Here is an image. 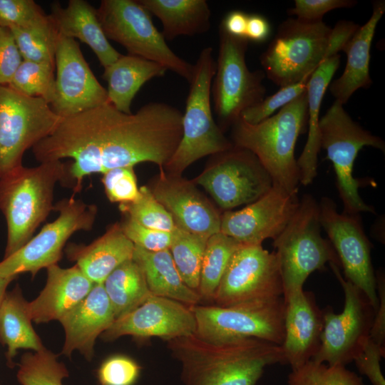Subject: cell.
I'll return each mask as SVG.
<instances>
[{
	"label": "cell",
	"mask_w": 385,
	"mask_h": 385,
	"mask_svg": "<svg viewBox=\"0 0 385 385\" xmlns=\"http://www.w3.org/2000/svg\"><path fill=\"white\" fill-rule=\"evenodd\" d=\"M319 205L306 194L289 222L273 240L283 286V297L303 289L310 274L324 270L327 264L340 266L330 241L322 237Z\"/></svg>",
	"instance_id": "8992f818"
},
{
	"label": "cell",
	"mask_w": 385,
	"mask_h": 385,
	"mask_svg": "<svg viewBox=\"0 0 385 385\" xmlns=\"http://www.w3.org/2000/svg\"><path fill=\"white\" fill-rule=\"evenodd\" d=\"M0 26L58 34L49 15L33 0H0Z\"/></svg>",
	"instance_id": "8d00e7d4"
},
{
	"label": "cell",
	"mask_w": 385,
	"mask_h": 385,
	"mask_svg": "<svg viewBox=\"0 0 385 385\" xmlns=\"http://www.w3.org/2000/svg\"><path fill=\"white\" fill-rule=\"evenodd\" d=\"M331 30L323 21H284L260 56L265 76L279 88L310 77L325 59Z\"/></svg>",
	"instance_id": "8fae6325"
},
{
	"label": "cell",
	"mask_w": 385,
	"mask_h": 385,
	"mask_svg": "<svg viewBox=\"0 0 385 385\" xmlns=\"http://www.w3.org/2000/svg\"><path fill=\"white\" fill-rule=\"evenodd\" d=\"M46 270L44 288L34 300L28 302L31 319L37 324L59 320L79 304L95 284L76 265L69 268L53 265Z\"/></svg>",
	"instance_id": "cb8c5ba5"
},
{
	"label": "cell",
	"mask_w": 385,
	"mask_h": 385,
	"mask_svg": "<svg viewBox=\"0 0 385 385\" xmlns=\"http://www.w3.org/2000/svg\"><path fill=\"white\" fill-rule=\"evenodd\" d=\"M307 91L277 113L256 123L239 119L231 127L234 146L252 152L272 178L273 184L298 192L299 173L294 148L307 122Z\"/></svg>",
	"instance_id": "3957f363"
},
{
	"label": "cell",
	"mask_w": 385,
	"mask_h": 385,
	"mask_svg": "<svg viewBox=\"0 0 385 385\" xmlns=\"http://www.w3.org/2000/svg\"><path fill=\"white\" fill-rule=\"evenodd\" d=\"M142 269L150 292L188 306L202 300L197 292L182 279L169 250L150 252L135 246L133 256Z\"/></svg>",
	"instance_id": "4dcf8cb0"
},
{
	"label": "cell",
	"mask_w": 385,
	"mask_h": 385,
	"mask_svg": "<svg viewBox=\"0 0 385 385\" xmlns=\"http://www.w3.org/2000/svg\"><path fill=\"white\" fill-rule=\"evenodd\" d=\"M135 245L115 223L88 245L71 244L66 248L70 260L94 284H103L119 265L133 259Z\"/></svg>",
	"instance_id": "4316f807"
},
{
	"label": "cell",
	"mask_w": 385,
	"mask_h": 385,
	"mask_svg": "<svg viewBox=\"0 0 385 385\" xmlns=\"http://www.w3.org/2000/svg\"><path fill=\"white\" fill-rule=\"evenodd\" d=\"M9 29L23 60L55 67V51L58 34L18 28Z\"/></svg>",
	"instance_id": "60d3db41"
},
{
	"label": "cell",
	"mask_w": 385,
	"mask_h": 385,
	"mask_svg": "<svg viewBox=\"0 0 385 385\" xmlns=\"http://www.w3.org/2000/svg\"><path fill=\"white\" fill-rule=\"evenodd\" d=\"M120 224L125 235L135 246L150 252L169 250L172 232L145 227L128 217Z\"/></svg>",
	"instance_id": "f6af8a7d"
},
{
	"label": "cell",
	"mask_w": 385,
	"mask_h": 385,
	"mask_svg": "<svg viewBox=\"0 0 385 385\" xmlns=\"http://www.w3.org/2000/svg\"><path fill=\"white\" fill-rule=\"evenodd\" d=\"M169 248L175 267L185 284L197 292L201 265L207 237L175 227Z\"/></svg>",
	"instance_id": "e575fe53"
},
{
	"label": "cell",
	"mask_w": 385,
	"mask_h": 385,
	"mask_svg": "<svg viewBox=\"0 0 385 385\" xmlns=\"http://www.w3.org/2000/svg\"><path fill=\"white\" fill-rule=\"evenodd\" d=\"M167 343L183 385H255L267 366L285 364L281 346L255 338L215 342L193 334Z\"/></svg>",
	"instance_id": "7a4b0ae2"
},
{
	"label": "cell",
	"mask_w": 385,
	"mask_h": 385,
	"mask_svg": "<svg viewBox=\"0 0 385 385\" xmlns=\"http://www.w3.org/2000/svg\"><path fill=\"white\" fill-rule=\"evenodd\" d=\"M212 156L192 181L201 185L222 210L249 205L272 188V178L252 152L233 145Z\"/></svg>",
	"instance_id": "9a60e30c"
},
{
	"label": "cell",
	"mask_w": 385,
	"mask_h": 385,
	"mask_svg": "<svg viewBox=\"0 0 385 385\" xmlns=\"http://www.w3.org/2000/svg\"><path fill=\"white\" fill-rule=\"evenodd\" d=\"M168 69L162 65L130 54L123 55L104 68L103 78L108 83V101L117 110L130 114L131 104L148 81L163 77Z\"/></svg>",
	"instance_id": "f1b7e54d"
},
{
	"label": "cell",
	"mask_w": 385,
	"mask_h": 385,
	"mask_svg": "<svg viewBox=\"0 0 385 385\" xmlns=\"http://www.w3.org/2000/svg\"><path fill=\"white\" fill-rule=\"evenodd\" d=\"M67 167L61 160L21 165L0 178V210L7 227L4 258L23 247L53 210L55 185L65 181Z\"/></svg>",
	"instance_id": "277c9868"
},
{
	"label": "cell",
	"mask_w": 385,
	"mask_h": 385,
	"mask_svg": "<svg viewBox=\"0 0 385 385\" xmlns=\"http://www.w3.org/2000/svg\"><path fill=\"white\" fill-rule=\"evenodd\" d=\"M182 120L183 113L165 103L150 102L130 114L106 103L62 118L33 153L40 163L72 158L64 182L71 180L78 192L93 173L144 162L163 171L181 140Z\"/></svg>",
	"instance_id": "6da1fadb"
},
{
	"label": "cell",
	"mask_w": 385,
	"mask_h": 385,
	"mask_svg": "<svg viewBox=\"0 0 385 385\" xmlns=\"http://www.w3.org/2000/svg\"><path fill=\"white\" fill-rule=\"evenodd\" d=\"M319 221L336 252L344 278L358 287L376 310L379 298L371 257V245L364 233L360 214L339 212L335 202L323 197Z\"/></svg>",
	"instance_id": "2e32d148"
},
{
	"label": "cell",
	"mask_w": 385,
	"mask_h": 385,
	"mask_svg": "<svg viewBox=\"0 0 385 385\" xmlns=\"http://www.w3.org/2000/svg\"><path fill=\"white\" fill-rule=\"evenodd\" d=\"M22 61L10 29L0 26V86L10 83Z\"/></svg>",
	"instance_id": "c3c4849f"
},
{
	"label": "cell",
	"mask_w": 385,
	"mask_h": 385,
	"mask_svg": "<svg viewBox=\"0 0 385 385\" xmlns=\"http://www.w3.org/2000/svg\"><path fill=\"white\" fill-rule=\"evenodd\" d=\"M150 189L177 227L207 238L220 232L221 214L192 180L163 170Z\"/></svg>",
	"instance_id": "44dd1931"
},
{
	"label": "cell",
	"mask_w": 385,
	"mask_h": 385,
	"mask_svg": "<svg viewBox=\"0 0 385 385\" xmlns=\"http://www.w3.org/2000/svg\"><path fill=\"white\" fill-rule=\"evenodd\" d=\"M249 41L235 37L219 27L216 71L211 86L214 112L223 133L240 119L242 113L265 98V74L251 71L246 63Z\"/></svg>",
	"instance_id": "9c48e42d"
},
{
	"label": "cell",
	"mask_w": 385,
	"mask_h": 385,
	"mask_svg": "<svg viewBox=\"0 0 385 385\" xmlns=\"http://www.w3.org/2000/svg\"><path fill=\"white\" fill-rule=\"evenodd\" d=\"M55 67L24 61L13 76L9 87L29 97L41 98L49 104L55 93Z\"/></svg>",
	"instance_id": "74e56055"
},
{
	"label": "cell",
	"mask_w": 385,
	"mask_h": 385,
	"mask_svg": "<svg viewBox=\"0 0 385 385\" xmlns=\"http://www.w3.org/2000/svg\"><path fill=\"white\" fill-rule=\"evenodd\" d=\"M378 307L375 312L369 337L377 344L385 347V281L384 272L379 271L376 274Z\"/></svg>",
	"instance_id": "681fc988"
},
{
	"label": "cell",
	"mask_w": 385,
	"mask_h": 385,
	"mask_svg": "<svg viewBox=\"0 0 385 385\" xmlns=\"http://www.w3.org/2000/svg\"><path fill=\"white\" fill-rule=\"evenodd\" d=\"M57 356L46 348L25 353L19 364V382L21 385H63L62 379L68 376V372Z\"/></svg>",
	"instance_id": "d590c367"
},
{
	"label": "cell",
	"mask_w": 385,
	"mask_h": 385,
	"mask_svg": "<svg viewBox=\"0 0 385 385\" xmlns=\"http://www.w3.org/2000/svg\"><path fill=\"white\" fill-rule=\"evenodd\" d=\"M340 56L324 59L310 76L307 86L308 136L304 148L297 159L299 183L311 184L317 175L318 154L320 150L319 112L323 97L332 78L339 68Z\"/></svg>",
	"instance_id": "83f0119b"
},
{
	"label": "cell",
	"mask_w": 385,
	"mask_h": 385,
	"mask_svg": "<svg viewBox=\"0 0 385 385\" xmlns=\"http://www.w3.org/2000/svg\"><path fill=\"white\" fill-rule=\"evenodd\" d=\"M115 319L131 312L151 294L145 275L133 259L115 269L103 283Z\"/></svg>",
	"instance_id": "d6a6232c"
},
{
	"label": "cell",
	"mask_w": 385,
	"mask_h": 385,
	"mask_svg": "<svg viewBox=\"0 0 385 385\" xmlns=\"http://www.w3.org/2000/svg\"><path fill=\"white\" fill-rule=\"evenodd\" d=\"M139 197L119 204L120 210L138 224L153 230L172 232L176 226L167 210L155 199L149 187L139 188Z\"/></svg>",
	"instance_id": "f35d334b"
},
{
	"label": "cell",
	"mask_w": 385,
	"mask_h": 385,
	"mask_svg": "<svg viewBox=\"0 0 385 385\" xmlns=\"http://www.w3.org/2000/svg\"><path fill=\"white\" fill-rule=\"evenodd\" d=\"M55 69V93L50 105L61 118L108 103L106 89L93 73L75 39L58 36Z\"/></svg>",
	"instance_id": "ac0fdd59"
},
{
	"label": "cell",
	"mask_w": 385,
	"mask_h": 385,
	"mask_svg": "<svg viewBox=\"0 0 385 385\" xmlns=\"http://www.w3.org/2000/svg\"><path fill=\"white\" fill-rule=\"evenodd\" d=\"M384 11V1H374L370 18L360 26L342 50L346 55L345 68L341 76L328 87L335 101L342 105L357 90L369 88L372 84L369 74L371 46L377 24Z\"/></svg>",
	"instance_id": "484cf974"
},
{
	"label": "cell",
	"mask_w": 385,
	"mask_h": 385,
	"mask_svg": "<svg viewBox=\"0 0 385 385\" xmlns=\"http://www.w3.org/2000/svg\"><path fill=\"white\" fill-rule=\"evenodd\" d=\"M282 295V280L274 251L269 252L262 245L240 244L227 265L213 302L227 307Z\"/></svg>",
	"instance_id": "e0dca14e"
},
{
	"label": "cell",
	"mask_w": 385,
	"mask_h": 385,
	"mask_svg": "<svg viewBox=\"0 0 385 385\" xmlns=\"http://www.w3.org/2000/svg\"><path fill=\"white\" fill-rule=\"evenodd\" d=\"M61 120L43 98L0 86V178L21 166L25 151L51 134Z\"/></svg>",
	"instance_id": "7c38bea8"
},
{
	"label": "cell",
	"mask_w": 385,
	"mask_h": 385,
	"mask_svg": "<svg viewBox=\"0 0 385 385\" xmlns=\"http://www.w3.org/2000/svg\"><path fill=\"white\" fill-rule=\"evenodd\" d=\"M96 12L108 39L123 46L128 54L158 63L190 83L194 65L170 49L138 0H102Z\"/></svg>",
	"instance_id": "ba28073f"
},
{
	"label": "cell",
	"mask_w": 385,
	"mask_h": 385,
	"mask_svg": "<svg viewBox=\"0 0 385 385\" xmlns=\"http://www.w3.org/2000/svg\"><path fill=\"white\" fill-rule=\"evenodd\" d=\"M195 332L191 306L151 294L138 307L115 319L101 336L107 342L126 335L140 339L160 337L166 342Z\"/></svg>",
	"instance_id": "ffe728a7"
},
{
	"label": "cell",
	"mask_w": 385,
	"mask_h": 385,
	"mask_svg": "<svg viewBox=\"0 0 385 385\" xmlns=\"http://www.w3.org/2000/svg\"><path fill=\"white\" fill-rule=\"evenodd\" d=\"M343 106L334 101L319 118L320 147L326 151V158L333 164L343 212L375 213L374 208L361 199L359 193L361 181L354 177L353 170L357 154L362 148L371 146L384 153L385 143L381 138L354 121Z\"/></svg>",
	"instance_id": "52a82bcc"
},
{
	"label": "cell",
	"mask_w": 385,
	"mask_h": 385,
	"mask_svg": "<svg viewBox=\"0 0 385 385\" xmlns=\"http://www.w3.org/2000/svg\"><path fill=\"white\" fill-rule=\"evenodd\" d=\"M134 167L113 168L103 174L105 193L111 202L128 203L140 195Z\"/></svg>",
	"instance_id": "7bdbcfd3"
},
{
	"label": "cell",
	"mask_w": 385,
	"mask_h": 385,
	"mask_svg": "<svg viewBox=\"0 0 385 385\" xmlns=\"http://www.w3.org/2000/svg\"><path fill=\"white\" fill-rule=\"evenodd\" d=\"M58 35L88 45L101 65L106 68L121 55L110 43L99 21L96 9L84 0H69L66 7L51 5L48 14Z\"/></svg>",
	"instance_id": "d4e9b609"
},
{
	"label": "cell",
	"mask_w": 385,
	"mask_h": 385,
	"mask_svg": "<svg viewBox=\"0 0 385 385\" xmlns=\"http://www.w3.org/2000/svg\"><path fill=\"white\" fill-rule=\"evenodd\" d=\"M28 310V302L19 285L6 292L0 305V342L6 346L7 365L13 367V359L20 349L39 351L45 349L35 332Z\"/></svg>",
	"instance_id": "1f68e13d"
},
{
	"label": "cell",
	"mask_w": 385,
	"mask_h": 385,
	"mask_svg": "<svg viewBox=\"0 0 385 385\" xmlns=\"http://www.w3.org/2000/svg\"><path fill=\"white\" fill-rule=\"evenodd\" d=\"M194 65L193 75L183 113V135L175 153L164 167L165 173L181 175L196 160L233 147L214 120L211 86L216 71L212 48L205 47Z\"/></svg>",
	"instance_id": "5b68a950"
},
{
	"label": "cell",
	"mask_w": 385,
	"mask_h": 385,
	"mask_svg": "<svg viewBox=\"0 0 385 385\" xmlns=\"http://www.w3.org/2000/svg\"><path fill=\"white\" fill-rule=\"evenodd\" d=\"M299 204L297 192H289L273 184L267 193L242 209L225 211L220 232L242 245L274 240L287 227Z\"/></svg>",
	"instance_id": "d6986e66"
},
{
	"label": "cell",
	"mask_w": 385,
	"mask_h": 385,
	"mask_svg": "<svg viewBox=\"0 0 385 385\" xmlns=\"http://www.w3.org/2000/svg\"><path fill=\"white\" fill-rule=\"evenodd\" d=\"M0 385H1V384H0Z\"/></svg>",
	"instance_id": "11a10c76"
},
{
	"label": "cell",
	"mask_w": 385,
	"mask_h": 385,
	"mask_svg": "<svg viewBox=\"0 0 385 385\" xmlns=\"http://www.w3.org/2000/svg\"><path fill=\"white\" fill-rule=\"evenodd\" d=\"M359 27L360 25L351 21L342 20L338 21L331 30L325 59L335 56L338 54L339 51H342Z\"/></svg>",
	"instance_id": "f907efd6"
},
{
	"label": "cell",
	"mask_w": 385,
	"mask_h": 385,
	"mask_svg": "<svg viewBox=\"0 0 385 385\" xmlns=\"http://www.w3.org/2000/svg\"><path fill=\"white\" fill-rule=\"evenodd\" d=\"M54 209L59 212L54 221L0 262V276L17 277L29 272L34 277L40 270L57 265L68 238L78 230H91L97 214L95 205L73 197L63 199Z\"/></svg>",
	"instance_id": "4fadbf2b"
},
{
	"label": "cell",
	"mask_w": 385,
	"mask_h": 385,
	"mask_svg": "<svg viewBox=\"0 0 385 385\" xmlns=\"http://www.w3.org/2000/svg\"><path fill=\"white\" fill-rule=\"evenodd\" d=\"M384 353L385 347L377 344L369 336L353 359L358 370L369 379L372 385H385L380 366Z\"/></svg>",
	"instance_id": "bcb514c9"
},
{
	"label": "cell",
	"mask_w": 385,
	"mask_h": 385,
	"mask_svg": "<svg viewBox=\"0 0 385 385\" xmlns=\"http://www.w3.org/2000/svg\"><path fill=\"white\" fill-rule=\"evenodd\" d=\"M163 25L165 40L193 36L211 27V11L205 0H138Z\"/></svg>",
	"instance_id": "f546056e"
},
{
	"label": "cell",
	"mask_w": 385,
	"mask_h": 385,
	"mask_svg": "<svg viewBox=\"0 0 385 385\" xmlns=\"http://www.w3.org/2000/svg\"><path fill=\"white\" fill-rule=\"evenodd\" d=\"M248 14L240 11H230L223 17L220 27L228 34L245 38Z\"/></svg>",
	"instance_id": "f5cc1de1"
},
{
	"label": "cell",
	"mask_w": 385,
	"mask_h": 385,
	"mask_svg": "<svg viewBox=\"0 0 385 385\" xmlns=\"http://www.w3.org/2000/svg\"><path fill=\"white\" fill-rule=\"evenodd\" d=\"M309 78L280 87L276 93L244 111L240 118L250 124H256L267 119L305 92Z\"/></svg>",
	"instance_id": "b9f144b4"
},
{
	"label": "cell",
	"mask_w": 385,
	"mask_h": 385,
	"mask_svg": "<svg viewBox=\"0 0 385 385\" xmlns=\"http://www.w3.org/2000/svg\"><path fill=\"white\" fill-rule=\"evenodd\" d=\"M140 366L130 357L112 356L100 366L97 376L101 385H133L139 377Z\"/></svg>",
	"instance_id": "ee69618b"
},
{
	"label": "cell",
	"mask_w": 385,
	"mask_h": 385,
	"mask_svg": "<svg viewBox=\"0 0 385 385\" xmlns=\"http://www.w3.org/2000/svg\"><path fill=\"white\" fill-rule=\"evenodd\" d=\"M269 21L259 14H248L245 38L256 43L265 42L271 35Z\"/></svg>",
	"instance_id": "816d5d0a"
},
{
	"label": "cell",
	"mask_w": 385,
	"mask_h": 385,
	"mask_svg": "<svg viewBox=\"0 0 385 385\" xmlns=\"http://www.w3.org/2000/svg\"><path fill=\"white\" fill-rule=\"evenodd\" d=\"M344 293V306L336 314L332 307L322 310L320 345L312 361L328 366H346L369 336L375 309L365 294L342 277L339 266L329 263Z\"/></svg>",
	"instance_id": "5bb4252c"
},
{
	"label": "cell",
	"mask_w": 385,
	"mask_h": 385,
	"mask_svg": "<svg viewBox=\"0 0 385 385\" xmlns=\"http://www.w3.org/2000/svg\"><path fill=\"white\" fill-rule=\"evenodd\" d=\"M115 319L103 284H95L88 295L58 320L65 331L61 353L70 356L74 350H78L91 360L96 338L107 330Z\"/></svg>",
	"instance_id": "603a6c76"
},
{
	"label": "cell",
	"mask_w": 385,
	"mask_h": 385,
	"mask_svg": "<svg viewBox=\"0 0 385 385\" xmlns=\"http://www.w3.org/2000/svg\"><path fill=\"white\" fill-rule=\"evenodd\" d=\"M240 245V242L220 232L208 238L202 261L197 289L201 299L213 302L227 265Z\"/></svg>",
	"instance_id": "836d02e7"
},
{
	"label": "cell",
	"mask_w": 385,
	"mask_h": 385,
	"mask_svg": "<svg viewBox=\"0 0 385 385\" xmlns=\"http://www.w3.org/2000/svg\"><path fill=\"white\" fill-rule=\"evenodd\" d=\"M283 297L227 307L193 305L195 334L220 342L255 338L281 346L284 340Z\"/></svg>",
	"instance_id": "30bf717a"
},
{
	"label": "cell",
	"mask_w": 385,
	"mask_h": 385,
	"mask_svg": "<svg viewBox=\"0 0 385 385\" xmlns=\"http://www.w3.org/2000/svg\"><path fill=\"white\" fill-rule=\"evenodd\" d=\"M287 385H364L362 379L346 366H328L312 360L292 370Z\"/></svg>",
	"instance_id": "ab89813d"
},
{
	"label": "cell",
	"mask_w": 385,
	"mask_h": 385,
	"mask_svg": "<svg viewBox=\"0 0 385 385\" xmlns=\"http://www.w3.org/2000/svg\"><path fill=\"white\" fill-rule=\"evenodd\" d=\"M284 340L281 345L285 364L292 370L310 361L317 352L323 329L322 310L312 292L304 289L283 297Z\"/></svg>",
	"instance_id": "7402d4cb"
},
{
	"label": "cell",
	"mask_w": 385,
	"mask_h": 385,
	"mask_svg": "<svg viewBox=\"0 0 385 385\" xmlns=\"http://www.w3.org/2000/svg\"><path fill=\"white\" fill-rule=\"evenodd\" d=\"M356 4L353 0H295L288 14L302 22L316 23L322 21L324 15L330 11L350 8Z\"/></svg>",
	"instance_id": "7dc6e473"
},
{
	"label": "cell",
	"mask_w": 385,
	"mask_h": 385,
	"mask_svg": "<svg viewBox=\"0 0 385 385\" xmlns=\"http://www.w3.org/2000/svg\"><path fill=\"white\" fill-rule=\"evenodd\" d=\"M17 277H4L0 276V305L6 293L9 284Z\"/></svg>",
	"instance_id": "db71d44e"
}]
</instances>
